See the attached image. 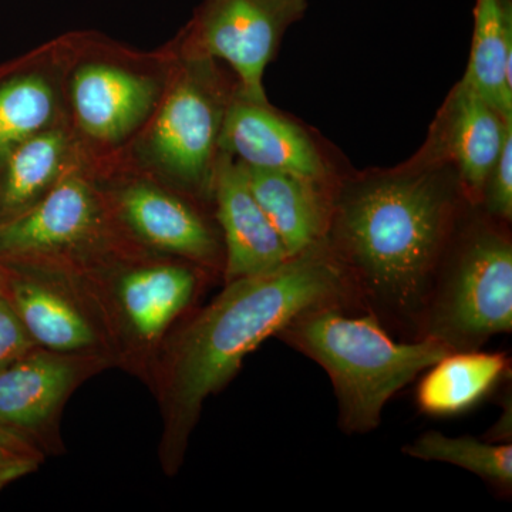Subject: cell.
I'll list each match as a JSON object with an SVG mask.
<instances>
[{"label":"cell","instance_id":"6da1fadb","mask_svg":"<svg viewBox=\"0 0 512 512\" xmlns=\"http://www.w3.org/2000/svg\"><path fill=\"white\" fill-rule=\"evenodd\" d=\"M464 202L451 167L406 163L338 184L326 244L377 318L419 330Z\"/></svg>","mask_w":512,"mask_h":512},{"label":"cell","instance_id":"7a4b0ae2","mask_svg":"<svg viewBox=\"0 0 512 512\" xmlns=\"http://www.w3.org/2000/svg\"><path fill=\"white\" fill-rule=\"evenodd\" d=\"M359 301L348 271L325 242L227 288L184 330L168 372L175 434L187 437L202 404L232 379L249 353L296 316Z\"/></svg>","mask_w":512,"mask_h":512},{"label":"cell","instance_id":"3957f363","mask_svg":"<svg viewBox=\"0 0 512 512\" xmlns=\"http://www.w3.org/2000/svg\"><path fill=\"white\" fill-rule=\"evenodd\" d=\"M276 336L328 373L349 434L377 429L394 394L451 352L430 338L396 342L375 313L349 316L339 305L309 309Z\"/></svg>","mask_w":512,"mask_h":512},{"label":"cell","instance_id":"277c9868","mask_svg":"<svg viewBox=\"0 0 512 512\" xmlns=\"http://www.w3.org/2000/svg\"><path fill=\"white\" fill-rule=\"evenodd\" d=\"M64 104L84 163L104 167L136 140L163 96L173 47L143 55L94 33L66 36Z\"/></svg>","mask_w":512,"mask_h":512},{"label":"cell","instance_id":"5b68a950","mask_svg":"<svg viewBox=\"0 0 512 512\" xmlns=\"http://www.w3.org/2000/svg\"><path fill=\"white\" fill-rule=\"evenodd\" d=\"M505 222L476 218L454 234L421 316L417 339L480 349L512 330V242Z\"/></svg>","mask_w":512,"mask_h":512},{"label":"cell","instance_id":"8992f818","mask_svg":"<svg viewBox=\"0 0 512 512\" xmlns=\"http://www.w3.org/2000/svg\"><path fill=\"white\" fill-rule=\"evenodd\" d=\"M171 47L163 96L136 138L137 165L185 191L212 194L222 123L237 82H227L217 60Z\"/></svg>","mask_w":512,"mask_h":512},{"label":"cell","instance_id":"52a82bcc","mask_svg":"<svg viewBox=\"0 0 512 512\" xmlns=\"http://www.w3.org/2000/svg\"><path fill=\"white\" fill-rule=\"evenodd\" d=\"M309 0H202L173 46L180 55L227 63L245 99L268 103L266 67Z\"/></svg>","mask_w":512,"mask_h":512},{"label":"cell","instance_id":"ba28073f","mask_svg":"<svg viewBox=\"0 0 512 512\" xmlns=\"http://www.w3.org/2000/svg\"><path fill=\"white\" fill-rule=\"evenodd\" d=\"M107 207L93 168L74 165L32 208L0 224V264H28L94 244L106 234Z\"/></svg>","mask_w":512,"mask_h":512},{"label":"cell","instance_id":"9c48e42d","mask_svg":"<svg viewBox=\"0 0 512 512\" xmlns=\"http://www.w3.org/2000/svg\"><path fill=\"white\" fill-rule=\"evenodd\" d=\"M511 120L501 116L463 77L440 107L426 143L407 163L453 168L467 204L480 207Z\"/></svg>","mask_w":512,"mask_h":512},{"label":"cell","instance_id":"30bf717a","mask_svg":"<svg viewBox=\"0 0 512 512\" xmlns=\"http://www.w3.org/2000/svg\"><path fill=\"white\" fill-rule=\"evenodd\" d=\"M220 151L247 167L285 171L338 184L318 143L301 124L271 104L245 99L235 90L220 137Z\"/></svg>","mask_w":512,"mask_h":512},{"label":"cell","instance_id":"8fae6325","mask_svg":"<svg viewBox=\"0 0 512 512\" xmlns=\"http://www.w3.org/2000/svg\"><path fill=\"white\" fill-rule=\"evenodd\" d=\"M109 202L127 228L151 247L201 265L218 261V239L200 212L153 178H123Z\"/></svg>","mask_w":512,"mask_h":512},{"label":"cell","instance_id":"7c38bea8","mask_svg":"<svg viewBox=\"0 0 512 512\" xmlns=\"http://www.w3.org/2000/svg\"><path fill=\"white\" fill-rule=\"evenodd\" d=\"M66 57L62 36L0 73V168L29 138L67 120Z\"/></svg>","mask_w":512,"mask_h":512},{"label":"cell","instance_id":"4fadbf2b","mask_svg":"<svg viewBox=\"0 0 512 512\" xmlns=\"http://www.w3.org/2000/svg\"><path fill=\"white\" fill-rule=\"evenodd\" d=\"M212 195L225 244V281L271 271L291 258L249 187L245 165L220 151Z\"/></svg>","mask_w":512,"mask_h":512},{"label":"cell","instance_id":"5bb4252c","mask_svg":"<svg viewBox=\"0 0 512 512\" xmlns=\"http://www.w3.org/2000/svg\"><path fill=\"white\" fill-rule=\"evenodd\" d=\"M249 187L284 241L289 255L328 238L338 184L320 183L285 171L247 167Z\"/></svg>","mask_w":512,"mask_h":512},{"label":"cell","instance_id":"9a60e30c","mask_svg":"<svg viewBox=\"0 0 512 512\" xmlns=\"http://www.w3.org/2000/svg\"><path fill=\"white\" fill-rule=\"evenodd\" d=\"M79 163L84 160L69 120L25 141L0 168V224L32 208Z\"/></svg>","mask_w":512,"mask_h":512},{"label":"cell","instance_id":"2e32d148","mask_svg":"<svg viewBox=\"0 0 512 512\" xmlns=\"http://www.w3.org/2000/svg\"><path fill=\"white\" fill-rule=\"evenodd\" d=\"M79 367L56 352H29L0 369V426L37 429L59 409L72 390Z\"/></svg>","mask_w":512,"mask_h":512},{"label":"cell","instance_id":"e0dca14e","mask_svg":"<svg viewBox=\"0 0 512 512\" xmlns=\"http://www.w3.org/2000/svg\"><path fill=\"white\" fill-rule=\"evenodd\" d=\"M427 370L417 387V406L429 416H456L493 392L510 373V359L505 353L451 350Z\"/></svg>","mask_w":512,"mask_h":512},{"label":"cell","instance_id":"ac0fdd59","mask_svg":"<svg viewBox=\"0 0 512 512\" xmlns=\"http://www.w3.org/2000/svg\"><path fill=\"white\" fill-rule=\"evenodd\" d=\"M464 79L505 119L512 117V0H476Z\"/></svg>","mask_w":512,"mask_h":512},{"label":"cell","instance_id":"d6986e66","mask_svg":"<svg viewBox=\"0 0 512 512\" xmlns=\"http://www.w3.org/2000/svg\"><path fill=\"white\" fill-rule=\"evenodd\" d=\"M197 276L177 264L140 266L121 278V308L141 339H157L194 295Z\"/></svg>","mask_w":512,"mask_h":512},{"label":"cell","instance_id":"ffe728a7","mask_svg":"<svg viewBox=\"0 0 512 512\" xmlns=\"http://www.w3.org/2000/svg\"><path fill=\"white\" fill-rule=\"evenodd\" d=\"M9 301L36 345L50 352H79L96 339L92 326L72 303L33 279L13 281Z\"/></svg>","mask_w":512,"mask_h":512},{"label":"cell","instance_id":"44dd1931","mask_svg":"<svg viewBox=\"0 0 512 512\" xmlns=\"http://www.w3.org/2000/svg\"><path fill=\"white\" fill-rule=\"evenodd\" d=\"M407 456L439 461L464 468L470 473L510 493L512 488L511 443H493L476 437H450L440 431H426L403 448Z\"/></svg>","mask_w":512,"mask_h":512},{"label":"cell","instance_id":"7402d4cb","mask_svg":"<svg viewBox=\"0 0 512 512\" xmlns=\"http://www.w3.org/2000/svg\"><path fill=\"white\" fill-rule=\"evenodd\" d=\"M485 214L494 220L511 222L512 220V120L507 124L503 146L487 184H485L483 201Z\"/></svg>","mask_w":512,"mask_h":512},{"label":"cell","instance_id":"603a6c76","mask_svg":"<svg viewBox=\"0 0 512 512\" xmlns=\"http://www.w3.org/2000/svg\"><path fill=\"white\" fill-rule=\"evenodd\" d=\"M39 464L35 448L19 431L0 426V490L32 473Z\"/></svg>","mask_w":512,"mask_h":512},{"label":"cell","instance_id":"cb8c5ba5","mask_svg":"<svg viewBox=\"0 0 512 512\" xmlns=\"http://www.w3.org/2000/svg\"><path fill=\"white\" fill-rule=\"evenodd\" d=\"M36 342L29 335L12 302L0 295V369L35 350Z\"/></svg>","mask_w":512,"mask_h":512},{"label":"cell","instance_id":"d4e9b609","mask_svg":"<svg viewBox=\"0 0 512 512\" xmlns=\"http://www.w3.org/2000/svg\"><path fill=\"white\" fill-rule=\"evenodd\" d=\"M2 288H3V276H2V271H0V295H2Z\"/></svg>","mask_w":512,"mask_h":512}]
</instances>
